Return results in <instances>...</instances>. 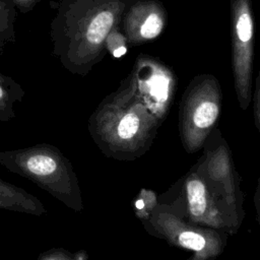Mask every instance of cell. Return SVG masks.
I'll use <instances>...</instances> for the list:
<instances>
[{
  "label": "cell",
  "mask_w": 260,
  "mask_h": 260,
  "mask_svg": "<svg viewBox=\"0 0 260 260\" xmlns=\"http://www.w3.org/2000/svg\"><path fill=\"white\" fill-rule=\"evenodd\" d=\"M178 241L182 247L191 249L194 251L202 250L206 244L205 238L199 233H196L193 231L182 232L178 237Z\"/></svg>",
  "instance_id": "obj_6"
},
{
  "label": "cell",
  "mask_w": 260,
  "mask_h": 260,
  "mask_svg": "<svg viewBox=\"0 0 260 260\" xmlns=\"http://www.w3.org/2000/svg\"><path fill=\"white\" fill-rule=\"evenodd\" d=\"M126 53V48L125 47H119V48H117L115 51H114V56L115 57H117V58H119V57H121L122 55H124Z\"/></svg>",
  "instance_id": "obj_10"
},
{
  "label": "cell",
  "mask_w": 260,
  "mask_h": 260,
  "mask_svg": "<svg viewBox=\"0 0 260 260\" xmlns=\"http://www.w3.org/2000/svg\"><path fill=\"white\" fill-rule=\"evenodd\" d=\"M139 126V118L135 114H127L119 122L117 126V134L121 139L128 140L137 133Z\"/></svg>",
  "instance_id": "obj_5"
},
{
  "label": "cell",
  "mask_w": 260,
  "mask_h": 260,
  "mask_svg": "<svg viewBox=\"0 0 260 260\" xmlns=\"http://www.w3.org/2000/svg\"><path fill=\"white\" fill-rule=\"evenodd\" d=\"M0 208L40 213L42 205L35 197L22 189L0 180Z\"/></svg>",
  "instance_id": "obj_1"
},
{
  "label": "cell",
  "mask_w": 260,
  "mask_h": 260,
  "mask_svg": "<svg viewBox=\"0 0 260 260\" xmlns=\"http://www.w3.org/2000/svg\"><path fill=\"white\" fill-rule=\"evenodd\" d=\"M114 22V15L110 11H102L90 21L86 37L91 44H100L109 34Z\"/></svg>",
  "instance_id": "obj_3"
},
{
  "label": "cell",
  "mask_w": 260,
  "mask_h": 260,
  "mask_svg": "<svg viewBox=\"0 0 260 260\" xmlns=\"http://www.w3.org/2000/svg\"><path fill=\"white\" fill-rule=\"evenodd\" d=\"M1 4H2V3H1V2H0V6H1ZM0 9H2V8H0Z\"/></svg>",
  "instance_id": "obj_12"
},
{
  "label": "cell",
  "mask_w": 260,
  "mask_h": 260,
  "mask_svg": "<svg viewBox=\"0 0 260 260\" xmlns=\"http://www.w3.org/2000/svg\"><path fill=\"white\" fill-rule=\"evenodd\" d=\"M136 206H137V208H143V207H144L143 201H142V200H138V201L136 202Z\"/></svg>",
  "instance_id": "obj_11"
},
{
  "label": "cell",
  "mask_w": 260,
  "mask_h": 260,
  "mask_svg": "<svg viewBox=\"0 0 260 260\" xmlns=\"http://www.w3.org/2000/svg\"><path fill=\"white\" fill-rule=\"evenodd\" d=\"M218 114L219 109L217 104L209 101L203 102L196 108L193 114V123L197 128H208L213 125Z\"/></svg>",
  "instance_id": "obj_4"
},
{
  "label": "cell",
  "mask_w": 260,
  "mask_h": 260,
  "mask_svg": "<svg viewBox=\"0 0 260 260\" xmlns=\"http://www.w3.org/2000/svg\"><path fill=\"white\" fill-rule=\"evenodd\" d=\"M162 29V20L157 14H150L140 28V34L144 39H153L159 35Z\"/></svg>",
  "instance_id": "obj_7"
},
{
  "label": "cell",
  "mask_w": 260,
  "mask_h": 260,
  "mask_svg": "<svg viewBox=\"0 0 260 260\" xmlns=\"http://www.w3.org/2000/svg\"><path fill=\"white\" fill-rule=\"evenodd\" d=\"M187 199L192 216L201 217L207 207L206 189L199 179H191L187 183Z\"/></svg>",
  "instance_id": "obj_2"
},
{
  "label": "cell",
  "mask_w": 260,
  "mask_h": 260,
  "mask_svg": "<svg viewBox=\"0 0 260 260\" xmlns=\"http://www.w3.org/2000/svg\"><path fill=\"white\" fill-rule=\"evenodd\" d=\"M8 90L4 86V82L0 80V118L4 119V110L8 109Z\"/></svg>",
  "instance_id": "obj_9"
},
{
  "label": "cell",
  "mask_w": 260,
  "mask_h": 260,
  "mask_svg": "<svg viewBox=\"0 0 260 260\" xmlns=\"http://www.w3.org/2000/svg\"><path fill=\"white\" fill-rule=\"evenodd\" d=\"M237 34L242 42H248L253 35V24L248 13H243L237 21Z\"/></svg>",
  "instance_id": "obj_8"
}]
</instances>
